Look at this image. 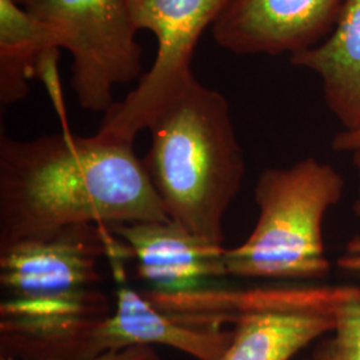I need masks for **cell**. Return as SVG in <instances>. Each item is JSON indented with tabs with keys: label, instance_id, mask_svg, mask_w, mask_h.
I'll return each instance as SVG.
<instances>
[{
	"label": "cell",
	"instance_id": "8992f818",
	"mask_svg": "<svg viewBox=\"0 0 360 360\" xmlns=\"http://www.w3.org/2000/svg\"><path fill=\"white\" fill-rule=\"evenodd\" d=\"M25 7L62 34L82 108L105 114L116 103V87L141 75L142 47L129 0H27Z\"/></svg>",
	"mask_w": 360,
	"mask_h": 360
},
{
	"label": "cell",
	"instance_id": "5b68a950",
	"mask_svg": "<svg viewBox=\"0 0 360 360\" xmlns=\"http://www.w3.org/2000/svg\"><path fill=\"white\" fill-rule=\"evenodd\" d=\"M230 1L129 0L135 30H147L156 38V56L139 84L104 114L99 136L134 143L141 131L148 129L159 111L191 80L195 49Z\"/></svg>",
	"mask_w": 360,
	"mask_h": 360
},
{
	"label": "cell",
	"instance_id": "9a60e30c",
	"mask_svg": "<svg viewBox=\"0 0 360 360\" xmlns=\"http://www.w3.org/2000/svg\"><path fill=\"white\" fill-rule=\"evenodd\" d=\"M0 360H16L10 356L0 355ZM86 360H162L155 349L150 346H135V347L124 348L120 351H110L104 352L99 356Z\"/></svg>",
	"mask_w": 360,
	"mask_h": 360
},
{
	"label": "cell",
	"instance_id": "8fae6325",
	"mask_svg": "<svg viewBox=\"0 0 360 360\" xmlns=\"http://www.w3.org/2000/svg\"><path fill=\"white\" fill-rule=\"evenodd\" d=\"M290 62L321 77L326 103L343 129L360 126V0H345L331 34Z\"/></svg>",
	"mask_w": 360,
	"mask_h": 360
},
{
	"label": "cell",
	"instance_id": "2e32d148",
	"mask_svg": "<svg viewBox=\"0 0 360 360\" xmlns=\"http://www.w3.org/2000/svg\"><path fill=\"white\" fill-rule=\"evenodd\" d=\"M338 266L343 271L360 276V233L348 242L345 252L338 259ZM355 290L360 297V285H356Z\"/></svg>",
	"mask_w": 360,
	"mask_h": 360
},
{
	"label": "cell",
	"instance_id": "d6986e66",
	"mask_svg": "<svg viewBox=\"0 0 360 360\" xmlns=\"http://www.w3.org/2000/svg\"><path fill=\"white\" fill-rule=\"evenodd\" d=\"M18 4H20V6H25V3H26L27 0H15Z\"/></svg>",
	"mask_w": 360,
	"mask_h": 360
},
{
	"label": "cell",
	"instance_id": "4fadbf2b",
	"mask_svg": "<svg viewBox=\"0 0 360 360\" xmlns=\"http://www.w3.org/2000/svg\"><path fill=\"white\" fill-rule=\"evenodd\" d=\"M309 360H360V297L355 287L336 312L334 330L323 338Z\"/></svg>",
	"mask_w": 360,
	"mask_h": 360
},
{
	"label": "cell",
	"instance_id": "52a82bcc",
	"mask_svg": "<svg viewBox=\"0 0 360 360\" xmlns=\"http://www.w3.org/2000/svg\"><path fill=\"white\" fill-rule=\"evenodd\" d=\"M351 292V285L233 288V339L220 360L292 359L334 330Z\"/></svg>",
	"mask_w": 360,
	"mask_h": 360
},
{
	"label": "cell",
	"instance_id": "277c9868",
	"mask_svg": "<svg viewBox=\"0 0 360 360\" xmlns=\"http://www.w3.org/2000/svg\"><path fill=\"white\" fill-rule=\"evenodd\" d=\"M343 191L340 172L315 158L263 171L255 186V229L245 243L226 250L227 276L279 281L328 276L323 221Z\"/></svg>",
	"mask_w": 360,
	"mask_h": 360
},
{
	"label": "cell",
	"instance_id": "ac0fdd59",
	"mask_svg": "<svg viewBox=\"0 0 360 360\" xmlns=\"http://www.w3.org/2000/svg\"><path fill=\"white\" fill-rule=\"evenodd\" d=\"M352 160H354V166L356 168V172H358V179H359V190H358V196L354 202V214L355 217L360 220V150L352 153Z\"/></svg>",
	"mask_w": 360,
	"mask_h": 360
},
{
	"label": "cell",
	"instance_id": "ffe728a7",
	"mask_svg": "<svg viewBox=\"0 0 360 360\" xmlns=\"http://www.w3.org/2000/svg\"><path fill=\"white\" fill-rule=\"evenodd\" d=\"M304 360H309V358H307V359H304Z\"/></svg>",
	"mask_w": 360,
	"mask_h": 360
},
{
	"label": "cell",
	"instance_id": "e0dca14e",
	"mask_svg": "<svg viewBox=\"0 0 360 360\" xmlns=\"http://www.w3.org/2000/svg\"><path fill=\"white\" fill-rule=\"evenodd\" d=\"M336 153H355L360 150V126L354 129H342L333 139Z\"/></svg>",
	"mask_w": 360,
	"mask_h": 360
},
{
	"label": "cell",
	"instance_id": "7c38bea8",
	"mask_svg": "<svg viewBox=\"0 0 360 360\" xmlns=\"http://www.w3.org/2000/svg\"><path fill=\"white\" fill-rule=\"evenodd\" d=\"M63 49L62 34L15 0H0V102L23 101L40 55Z\"/></svg>",
	"mask_w": 360,
	"mask_h": 360
},
{
	"label": "cell",
	"instance_id": "ba28073f",
	"mask_svg": "<svg viewBox=\"0 0 360 360\" xmlns=\"http://www.w3.org/2000/svg\"><path fill=\"white\" fill-rule=\"evenodd\" d=\"M345 0H231L211 28L235 55H281L318 46L334 30Z\"/></svg>",
	"mask_w": 360,
	"mask_h": 360
},
{
	"label": "cell",
	"instance_id": "6da1fadb",
	"mask_svg": "<svg viewBox=\"0 0 360 360\" xmlns=\"http://www.w3.org/2000/svg\"><path fill=\"white\" fill-rule=\"evenodd\" d=\"M169 220L134 143L0 136V248L80 224Z\"/></svg>",
	"mask_w": 360,
	"mask_h": 360
},
{
	"label": "cell",
	"instance_id": "3957f363",
	"mask_svg": "<svg viewBox=\"0 0 360 360\" xmlns=\"http://www.w3.org/2000/svg\"><path fill=\"white\" fill-rule=\"evenodd\" d=\"M147 129L143 166L168 218L223 245V219L245 174L229 101L193 75Z\"/></svg>",
	"mask_w": 360,
	"mask_h": 360
},
{
	"label": "cell",
	"instance_id": "30bf717a",
	"mask_svg": "<svg viewBox=\"0 0 360 360\" xmlns=\"http://www.w3.org/2000/svg\"><path fill=\"white\" fill-rule=\"evenodd\" d=\"M115 309L89 338L90 358L104 352L155 345L179 349L196 360H220L231 346L233 328L193 327L174 319L129 285L115 294Z\"/></svg>",
	"mask_w": 360,
	"mask_h": 360
},
{
	"label": "cell",
	"instance_id": "7a4b0ae2",
	"mask_svg": "<svg viewBox=\"0 0 360 360\" xmlns=\"http://www.w3.org/2000/svg\"><path fill=\"white\" fill-rule=\"evenodd\" d=\"M116 238L80 224L0 248V355L86 360L91 331L110 314L98 262Z\"/></svg>",
	"mask_w": 360,
	"mask_h": 360
},
{
	"label": "cell",
	"instance_id": "9c48e42d",
	"mask_svg": "<svg viewBox=\"0 0 360 360\" xmlns=\"http://www.w3.org/2000/svg\"><path fill=\"white\" fill-rule=\"evenodd\" d=\"M107 229L135 257L136 275L148 291L163 295L191 294L227 276V248L195 235L171 219Z\"/></svg>",
	"mask_w": 360,
	"mask_h": 360
},
{
	"label": "cell",
	"instance_id": "5bb4252c",
	"mask_svg": "<svg viewBox=\"0 0 360 360\" xmlns=\"http://www.w3.org/2000/svg\"><path fill=\"white\" fill-rule=\"evenodd\" d=\"M59 56H60V49H51L49 51L43 52L35 65V77L41 80V83L46 86L47 92L51 98L52 104L60 117L62 131H70L67 117H65L63 92H62L60 79H59V68H58Z\"/></svg>",
	"mask_w": 360,
	"mask_h": 360
}]
</instances>
